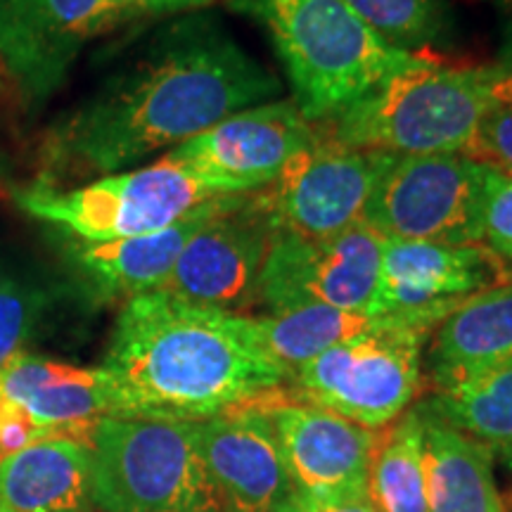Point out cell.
Returning <instances> with one entry per match:
<instances>
[{
	"label": "cell",
	"instance_id": "1",
	"mask_svg": "<svg viewBox=\"0 0 512 512\" xmlns=\"http://www.w3.org/2000/svg\"><path fill=\"white\" fill-rule=\"evenodd\" d=\"M280 91L278 76L219 17L192 12L157 29L131 62L55 124L48 164L69 174H119L230 114L278 100Z\"/></svg>",
	"mask_w": 512,
	"mask_h": 512
},
{
	"label": "cell",
	"instance_id": "2",
	"mask_svg": "<svg viewBox=\"0 0 512 512\" xmlns=\"http://www.w3.org/2000/svg\"><path fill=\"white\" fill-rule=\"evenodd\" d=\"M112 415L200 422L266 399L290 380L254 318L155 290L126 299L100 366Z\"/></svg>",
	"mask_w": 512,
	"mask_h": 512
},
{
	"label": "cell",
	"instance_id": "3",
	"mask_svg": "<svg viewBox=\"0 0 512 512\" xmlns=\"http://www.w3.org/2000/svg\"><path fill=\"white\" fill-rule=\"evenodd\" d=\"M271 36L311 124H325L422 57L387 43L344 0H226Z\"/></svg>",
	"mask_w": 512,
	"mask_h": 512
},
{
	"label": "cell",
	"instance_id": "4",
	"mask_svg": "<svg viewBox=\"0 0 512 512\" xmlns=\"http://www.w3.org/2000/svg\"><path fill=\"white\" fill-rule=\"evenodd\" d=\"M494 105L484 67H448L422 57L325 121L330 128L323 136L387 155H467Z\"/></svg>",
	"mask_w": 512,
	"mask_h": 512
},
{
	"label": "cell",
	"instance_id": "5",
	"mask_svg": "<svg viewBox=\"0 0 512 512\" xmlns=\"http://www.w3.org/2000/svg\"><path fill=\"white\" fill-rule=\"evenodd\" d=\"M102 512H226L190 422L105 415L91 432Z\"/></svg>",
	"mask_w": 512,
	"mask_h": 512
},
{
	"label": "cell",
	"instance_id": "6",
	"mask_svg": "<svg viewBox=\"0 0 512 512\" xmlns=\"http://www.w3.org/2000/svg\"><path fill=\"white\" fill-rule=\"evenodd\" d=\"M216 197H230V192L166 157L140 169L102 176L74 190H57L43 181L15 192L17 207L34 219L69 230L81 242H112L157 233Z\"/></svg>",
	"mask_w": 512,
	"mask_h": 512
},
{
	"label": "cell",
	"instance_id": "7",
	"mask_svg": "<svg viewBox=\"0 0 512 512\" xmlns=\"http://www.w3.org/2000/svg\"><path fill=\"white\" fill-rule=\"evenodd\" d=\"M432 332L434 325L403 323L337 344L290 375L297 399L384 430L418 396L422 351Z\"/></svg>",
	"mask_w": 512,
	"mask_h": 512
},
{
	"label": "cell",
	"instance_id": "8",
	"mask_svg": "<svg viewBox=\"0 0 512 512\" xmlns=\"http://www.w3.org/2000/svg\"><path fill=\"white\" fill-rule=\"evenodd\" d=\"M484 164L460 155H394L366 223L387 240L482 245Z\"/></svg>",
	"mask_w": 512,
	"mask_h": 512
},
{
	"label": "cell",
	"instance_id": "9",
	"mask_svg": "<svg viewBox=\"0 0 512 512\" xmlns=\"http://www.w3.org/2000/svg\"><path fill=\"white\" fill-rule=\"evenodd\" d=\"M394 155L318 140L299 152L283 174L256 192L278 233L328 240L366 223L370 197Z\"/></svg>",
	"mask_w": 512,
	"mask_h": 512
},
{
	"label": "cell",
	"instance_id": "10",
	"mask_svg": "<svg viewBox=\"0 0 512 512\" xmlns=\"http://www.w3.org/2000/svg\"><path fill=\"white\" fill-rule=\"evenodd\" d=\"M384 245L387 238L368 223L328 240L278 233L261 271L259 304L268 313L299 306L373 311Z\"/></svg>",
	"mask_w": 512,
	"mask_h": 512
},
{
	"label": "cell",
	"instance_id": "11",
	"mask_svg": "<svg viewBox=\"0 0 512 512\" xmlns=\"http://www.w3.org/2000/svg\"><path fill=\"white\" fill-rule=\"evenodd\" d=\"M121 19L110 0H0V76L24 107H41L81 48Z\"/></svg>",
	"mask_w": 512,
	"mask_h": 512
},
{
	"label": "cell",
	"instance_id": "12",
	"mask_svg": "<svg viewBox=\"0 0 512 512\" xmlns=\"http://www.w3.org/2000/svg\"><path fill=\"white\" fill-rule=\"evenodd\" d=\"M316 140L318 126L294 100H271L230 114L164 157L221 183L230 195H252L268 188Z\"/></svg>",
	"mask_w": 512,
	"mask_h": 512
},
{
	"label": "cell",
	"instance_id": "13",
	"mask_svg": "<svg viewBox=\"0 0 512 512\" xmlns=\"http://www.w3.org/2000/svg\"><path fill=\"white\" fill-rule=\"evenodd\" d=\"M278 230L256 200L211 219L178 256L162 290L190 304L242 313L259 304V283Z\"/></svg>",
	"mask_w": 512,
	"mask_h": 512
},
{
	"label": "cell",
	"instance_id": "14",
	"mask_svg": "<svg viewBox=\"0 0 512 512\" xmlns=\"http://www.w3.org/2000/svg\"><path fill=\"white\" fill-rule=\"evenodd\" d=\"M275 394L261 399L259 406L271 420L294 489L316 498L366 496L382 432L313 403L273 399Z\"/></svg>",
	"mask_w": 512,
	"mask_h": 512
},
{
	"label": "cell",
	"instance_id": "15",
	"mask_svg": "<svg viewBox=\"0 0 512 512\" xmlns=\"http://www.w3.org/2000/svg\"><path fill=\"white\" fill-rule=\"evenodd\" d=\"M501 283L503 261L484 245L387 240L373 311L444 320L467 297Z\"/></svg>",
	"mask_w": 512,
	"mask_h": 512
},
{
	"label": "cell",
	"instance_id": "16",
	"mask_svg": "<svg viewBox=\"0 0 512 512\" xmlns=\"http://www.w3.org/2000/svg\"><path fill=\"white\" fill-rule=\"evenodd\" d=\"M259 401L190 422L226 512H275L294 491L273 425Z\"/></svg>",
	"mask_w": 512,
	"mask_h": 512
},
{
	"label": "cell",
	"instance_id": "17",
	"mask_svg": "<svg viewBox=\"0 0 512 512\" xmlns=\"http://www.w3.org/2000/svg\"><path fill=\"white\" fill-rule=\"evenodd\" d=\"M247 195L216 197L192 211L174 226L138 238L112 242H76L69 249V259L100 297H138L162 290L174 271L185 245L195 238L211 219L223 211L238 207Z\"/></svg>",
	"mask_w": 512,
	"mask_h": 512
},
{
	"label": "cell",
	"instance_id": "18",
	"mask_svg": "<svg viewBox=\"0 0 512 512\" xmlns=\"http://www.w3.org/2000/svg\"><path fill=\"white\" fill-rule=\"evenodd\" d=\"M0 399L24 408L55 437L91 441L95 422L112 415L110 387L100 368L17 354L0 368Z\"/></svg>",
	"mask_w": 512,
	"mask_h": 512
},
{
	"label": "cell",
	"instance_id": "19",
	"mask_svg": "<svg viewBox=\"0 0 512 512\" xmlns=\"http://www.w3.org/2000/svg\"><path fill=\"white\" fill-rule=\"evenodd\" d=\"M91 441L53 437L0 458V512H93Z\"/></svg>",
	"mask_w": 512,
	"mask_h": 512
},
{
	"label": "cell",
	"instance_id": "20",
	"mask_svg": "<svg viewBox=\"0 0 512 512\" xmlns=\"http://www.w3.org/2000/svg\"><path fill=\"white\" fill-rule=\"evenodd\" d=\"M512 358V283L460 302L434 328L427 351L432 384Z\"/></svg>",
	"mask_w": 512,
	"mask_h": 512
},
{
	"label": "cell",
	"instance_id": "21",
	"mask_svg": "<svg viewBox=\"0 0 512 512\" xmlns=\"http://www.w3.org/2000/svg\"><path fill=\"white\" fill-rule=\"evenodd\" d=\"M420 413L427 512H508L494 477V451L422 408Z\"/></svg>",
	"mask_w": 512,
	"mask_h": 512
},
{
	"label": "cell",
	"instance_id": "22",
	"mask_svg": "<svg viewBox=\"0 0 512 512\" xmlns=\"http://www.w3.org/2000/svg\"><path fill=\"white\" fill-rule=\"evenodd\" d=\"M403 323H427L437 328L441 320L430 316H380L373 311L335 306H299L254 318L261 344L290 375L337 344Z\"/></svg>",
	"mask_w": 512,
	"mask_h": 512
},
{
	"label": "cell",
	"instance_id": "23",
	"mask_svg": "<svg viewBox=\"0 0 512 512\" xmlns=\"http://www.w3.org/2000/svg\"><path fill=\"white\" fill-rule=\"evenodd\" d=\"M418 406L503 456L512 451V358L437 384Z\"/></svg>",
	"mask_w": 512,
	"mask_h": 512
},
{
	"label": "cell",
	"instance_id": "24",
	"mask_svg": "<svg viewBox=\"0 0 512 512\" xmlns=\"http://www.w3.org/2000/svg\"><path fill=\"white\" fill-rule=\"evenodd\" d=\"M420 408H408L399 420L382 432L366 496L377 512H427V479L422 458Z\"/></svg>",
	"mask_w": 512,
	"mask_h": 512
},
{
	"label": "cell",
	"instance_id": "25",
	"mask_svg": "<svg viewBox=\"0 0 512 512\" xmlns=\"http://www.w3.org/2000/svg\"><path fill=\"white\" fill-rule=\"evenodd\" d=\"M384 41L408 50L446 43L453 36L448 0H344Z\"/></svg>",
	"mask_w": 512,
	"mask_h": 512
},
{
	"label": "cell",
	"instance_id": "26",
	"mask_svg": "<svg viewBox=\"0 0 512 512\" xmlns=\"http://www.w3.org/2000/svg\"><path fill=\"white\" fill-rule=\"evenodd\" d=\"M48 304L50 294L41 285L5 278L0 287V368L22 354Z\"/></svg>",
	"mask_w": 512,
	"mask_h": 512
},
{
	"label": "cell",
	"instance_id": "27",
	"mask_svg": "<svg viewBox=\"0 0 512 512\" xmlns=\"http://www.w3.org/2000/svg\"><path fill=\"white\" fill-rule=\"evenodd\" d=\"M482 245L501 261H512V176L484 166Z\"/></svg>",
	"mask_w": 512,
	"mask_h": 512
},
{
	"label": "cell",
	"instance_id": "28",
	"mask_svg": "<svg viewBox=\"0 0 512 512\" xmlns=\"http://www.w3.org/2000/svg\"><path fill=\"white\" fill-rule=\"evenodd\" d=\"M467 157L512 176V105L491 107Z\"/></svg>",
	"mask_w": 512,
	"mask_h": 512
},
{
	"label": "cell",
	"instance_id": "29",
	"mask_svg": "<svg viewBox=\"0 0 512 512\" xmlns=\"http://www.w3.org/2000/svg\"><path fill=\"white\" fill-rule=\"evenodd\" d=\"M275 512H377L368 496L361 498H316L294 489Z\"/></svg>",
	"mask_w": 512,
	"mask_h": 512
},
{
	"label": "cell",
	"instance_id": "30",
	"mask_svg": "<svg viewBox=\"0 0 512 512\" xmlns=\"http://www.w3.org/2000/svg\"><path fill=\"white\" fill-rule=\"evenodd\" d=\"M484 76L496 105H512V64H484Z\"/></svg>",
	"mask_w": 512,
	"mask_h": 512
},
{
	"label": "cell",
	"instance_id": "31",
	"mask_svg": "<svg viewBox=\"0 0 512 512\" xmlns=\"http://www.w3.org/2000/svg\"><path fill=\"white\" fill-rule=\"evenodd\" d=\"M214 0H145V12H155V15H166V12H188L202 10Z\"/></svg>",
	"mask_w": 512,
	"mask_h": 512
},
{
	"label": "cell",
	"instance_id": "32",
	"mask_svg": "<svg viewBox=\"0 0 512 512\" xmlns=\"http://www.w3.org/2000/svg\"><path fill=\"white\" fill-rule=\"evenodd\" d=\"M503 10V36L498 48V64H512V0H501Z\"/></svg>",
	"mask_w": 512,
	"mask_h": 512
},
{
	"label": "cell",
	"instance_id": "33",
	"mask_svg": "<svg viewBox=\"0 0 512 512\" xmlns=\"http://www.w3.org/2000/svg\"><path fill=\"white\" fill-rule=\"evenodd\" d=\"M114 8L124 12L126 17L136 15V12H145V0H110Z\"/></svg>",
	"mask_w": 512,
	"mask_h": 512
},
{
	"label": "cell",
	"instance_id": "34",
	"mask_svg": "<svg viewBox=\"0 0 512 512\" xmlns=\"http://www.w3.org/2000/svg\"><path fill=\"white\" fill-rule=\"evenodd\" d=\"M503 273H505V283H512V261H503Z\"/></svg>",
	"mask_w": 512,
	"mask_h": 512
},
{
	"label": "cell",
	"instance_id": "35",
	"mask_svg": "<svg viewBox=\"0 0 512 512\" xmlns=\"http://www.w3.org/2000/svg\"><path fill=\"white\" fill-rule=\"evenodd\" d=\"M503 460H505V463H508V465L512 467V451H508V453H503Z\"/></svg>",
	"mask_w": 512,
	"mask_h": 512
},
{
	"label": "cell",
	"instance_id": "36",
	"mask_svg": "<svg viewBox=\"0 0 512 512\" xmlns=\"http://www.w3.org/2000/svg\"><path fill=\"white\" fill-rule=\"evenodd\" d=\"M3 283H5V278H3V273H0V287H3Z\"/></svg>",
	"mask_w": 512,
	"mask_h": 512
}]
</instances>
